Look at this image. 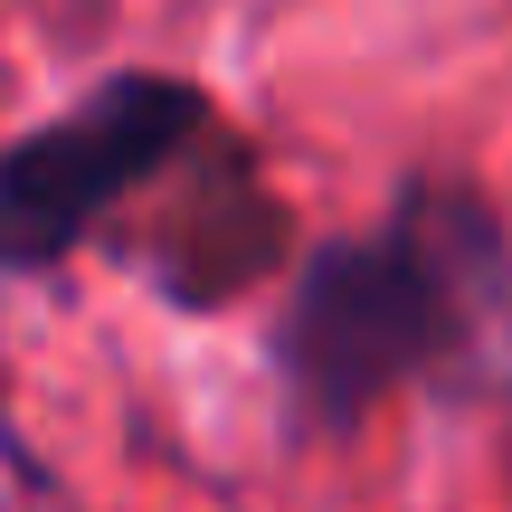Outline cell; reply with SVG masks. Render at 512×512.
<instances>
[{
	"label": "cell",
	"instance_id": "cell-1",
	"mask_svg": "<svg viewBox=\"0 0 512 512\" xmlns=\"http://www.w3.org/2000/svg\"><path fill=\"white\" fill-rule=\"evenodd\" d=\"M266 361L294 437H361L399 389L512 399V219L456 171H408L370 228L304 247Z\"/></svg>",
	"mask_w": 512,
	"mask_h": 512
},
{
	"label": "cell",
	"instance_id": "cell-2",
	"mask_svg": "<svg viewBox=\"0 0 512 512\" xmlns=\"http://www.w3.org/2000/svg\"><path fill=\"white\" fill-rule=\"evenodd\" d=\"M219 124V95L181 67H114L67 114L0 143V285L57 275L143 181H162L200 133Z\"/></svg>",
	"mask_w": 512,
	"mask_h": 512
}]
</instances>
